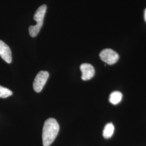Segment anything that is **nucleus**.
Wrapping results in <instances>:
<instances>
[{"label":"nucleus","mask_w":146,"mask_h":146,"mask_svg":"<svg viewBox=\"0 0 146 146\" xmlns=\"http://www.w3.org/2000/svg\"><path fill=\"white\" fill-rule=\"evenodd\" d=\"M60 127L57 121L54 118L47 119L43 125L42 141L44 146H49L56 139Z\"/></svg>","instance_id":"nucleus-1"},{"label":"nucleus","mask_w":146,"mask_h":146,"mask_svg":"<svg viewBox=\"0 0 146 146\" xmlns=\"http://www.w3.org/2000/svg\"><path fill=\"white\" fill-rule=\"evenodd\" d=\"M47 11V5H43L40 6L34 15V20L36 22V25L35 26H31L29 28V34L31 37L36 36L40 31L43 24V20L46 13Z\"/></svg>","instance_id":"nucleus-2"},{"label":"nucleus","mask_w":146,"mask_h":146,"mask_svg":"<svg viewBox=\"0 0 146 146\" xmlns=\"http://www.w3.org/2000/svg\"><path fill=\"white\" fill-rule=\"evenodd\" d=\"M100 58L102 61L108 64L111 65L118 61L119 55L111 49H104L100 53Z\"/></svg>","instance_id":"nucleus-3"},{"label":"nucleus","mask_w":146,"mask_h":146,"mask_svg":"<svg viewBox=\"0 0 146 146\" xmlns=\"http://www.w3.org/2000/svg\"><path fill=\"white\" fill-rule=\"evenodd\" d=\"M49 73L46 71H41L37 74L33 82V88L36 92H41L49 78Z\"/></svg>","instance_id":"nucleus-4"},{"label":"nucleus","mask_w":146,"mask_h":146,"mask_svg":"<svg viewBox=\"0 0 146 146\" xmlns=\"http://www.w3.org/2000/svg\"><path fill=\"white\" fill-rule=\"evenodd\" d=\"M80 70L82 72V79L84 81L90 80L94 77L95 69L92 65L89 63H83L80 66Z\"/></svg>","instance_id":"nucleus-5"},{"label":"nucleus","mask_w":146,"mask_h":146,"mask_svg":"<svg viewBox=\"0 0 146 146\" xmlns=\"http://www.w3.org/2000/svg\"><path fill=\"white\" fill-rule=\"evenodd\" d=\"M0 56L8 63H11L12 61L11 49L6 43L2 40H0Z\"/></svg>","instance_id":"nucleus-6"},{"label":"nucleus","mask_w":146,"mask_h":146,"mask_svg":"<svg viewBox=\"0 0 146 146\" xmlns=\"http://www.w3.org/2000/svg\"><path fill=\"white\" fill-rule=\"evenodd\" d=\"M122 98V94L119 91H114L110 96V102L113 104H117L120 103Z\"/></svg>","instance_id":"nucleus-7"},{"label":"nucleus","mask_w":146,"mask_h":146,"mask_svg":"<svg viewBox=\"0 0 146 146\" xmlns=\"http://www.w3.org/2000/svg\"><path fill=\"white\" fill-rule=\"evenodd\" d=\"M114 131V126L111 123H109L104 127L103 131V136L105 139H109L112 136Z\"/></svg>","instance_id":"nucleus-8"},{"label":"nucleus","mask_w":146,"mask_h":146,"mask_svg":"<svg viewBox=\"0 0 146 146\" xmlns=\"http://www.w3.org/2000/svg\"><path fill=\"white\" fill-rule=\"evenodd\" d=\"M13 92L10 89L0 86V98H7L12 95Z\"/></svg>","instance_id":"nucleus-9"},{"label":"nucleus","mask_w":146,"mask_h":146,"mask_svg":"<svg viewBox=\"0 0 146 146\" xmlns=\"http://www.w3.org/2000/svg\"><path fill=\"white\" fill-rule=\"evenodd\" d=\"M144 18H145V20L146 22V9L145 11V15H144Z\"/></svg>","instance_id":"nucleus-10"}]
</instances>
